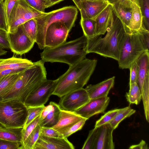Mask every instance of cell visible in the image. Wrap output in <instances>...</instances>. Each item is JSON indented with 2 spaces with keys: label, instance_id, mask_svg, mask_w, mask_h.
Returning <instances> with one entry per match:
<instances>
[{
  "label": "cell",
  "instance_id": "cell-36",
  "mask_svg": "<svg viewBox=\"0 0 149 149\" xmlns=\"http://www.w3.org/2000/svg\"><path fill=\"white\" fill-rule=\"evenodd\" d=\"M40 115L35 118L25 127L22 128V145L34 129L38 124H39L40 121Z\"/></svg>",
  "mask_w": 149,
  "mask_h": 149
},
{
  "label": "cell",
  "instance_id": "cell-25",
  "mask_svg": "<svg viewBox=\"0 0 149 149\" xmlns=\"http://www.w3.org/2000/svg\"><path fill=\"white\" fill-rule=\"evenodd\" d=\"M25 70L0 77V99L11 88L17 79Z\"/></svg>",
  "mask_w": 149,
  "mask_h": 149
},
{
  "label": "cell",
  "instance_id": "cell-29",
  "mask_svg": "<svg viewBox=\"0 0 149 149\" xmlns=\"http://www.w3.org/2000/svg\"><path fill=\"white\" fill-rule=\"evenodd\" d=\"M129 86V91L125 95L127 101L130 104H139L141 100V95L138 85L134 83Z\"/></svg>",
  "mask_w": 149,
  "mask_h": 149
},
{
  "label": "cell",
  "instance_id": "cell-35",
  "mask_svg": "<svg viewBox=\"0 0 149 149\" xmlns=\"http://www.w3.org/2000/svg\"><path fill=\"white\" fill-rule=\"evenodd\" d=\"M31 7L42 13H45V9L50 7L47 0H24Z\"/></svg>",
  "mask_w": 149,
  "mask_h": 149
},
{
  "label": "cell",
  "instance_id": "cell-6",
  "mask_svg": "<svg viewBox=\"0 0 149 149\" xmlns=\"http://www.w3.org/2000/svg\"><path fill=\"white\" fill-rule=\"evenodd\" d=\"M27 114L26 107L19 101H0V123L6 128H23Z\"/></svg>",
  "mask_w": 149,
  "mask_h": 149
},
{
  "label": "cell",
  "instance_id": "cell-37",
  "mask_svg": "<svg viewBox=\"0 0 149 149\" xmlns=\"http://www.w3.org/2000/svg\"><path fill=\"white\" fill-rule=\"evenodd\" d=\"M18 0H4L3 2V8L7 28L9 19L11 12Z\"/></svg>",
  "mask_w": 149,
  "mask_h": 149
},
{
  "label": "cell",
  "instance_id": "cell-41",
  "mask_svg": "<svg viewBox=\"0 0 149 149\" xmlns=\"http://www.w3.org/2000/svg\"><path fill=\"white\" fill-rule=\"evenodd\" d=\"M87 120V118H85L74 124L63 134L64 137L67 138L72 134L81 130Z\"/></svg>",
  "mask_w": 149,
  "mask_h": 149
},
{
  "label": "cell",
  "instance_id": "cell-53",
  "mask_svg": "<svg viewBox=\"0 0 149 149\" xmlns=\"http://www.w3.org/2000/svg\"><path fill=\"white\" fill-rule=\"evenodd\" d=\"M0 30L5 31L4 29H3V28L0 25Z\"/></svg>",
  "mask_w": 149,
  "mask_h": 149
},
{
  "label": "cell",
  "instance_id": "cell-39",
  "mask_svg": "<svg viewBox=\"0 0 149 149\" xmlns=\"http://www.w3.org/2000/svg\"><path fill=\"white\" fill-rule=\"evenodd\" d=\"M40 135L55 138H64L63 135L52 127H41Z\"/></svg>",
  "mask_w": 149,
  "mask_h": 149
},
{
  "label": "cell",
  "instance_id": "cell-54",
  "mask_svg": "<svg viewBox=\"0 0 149 149\" xmlns=\"http://www.w3.org/2000/svg\"><path fill=\"white\" fill-rule=\"evenodd\" d=\"M4 0H0V2H3Z\"/></svg>",
  "mask_w": 149,
  "mask_h": 149
},
{
  "label": "cell",
  "instance_id": "cell-44",
  "mask_svg": "<svg viewBox=\"0 0 149 149\" xmlns=\"http://www.w3.org/2000/svg\"><path fill=\"white\" fill-rule=\"evenodd\" d=\"M0 25L7 32L8 28L3 8V2H0Z\"/></svg>",
  "mask_w": 149,
  "mask_h": 149
},
{
  "label": "cell",
  "instance_id": "cell-12",
  "mask_svg": "<svg viewBox=\"0 0 149 149\" xmlns=\"http://www.w3.org/2000/svg\"><path fill=\"white\" fill-rule=\"evenodd\" d=\"M85 88L77 89L60 97L59 104L62 109L74 111L83 106L90 100Z\"/></svg>",
  "mask_w": 149,
  "mask_h": 149
},
{
  "label": "cell",
  "instance_id": "cell-23",
  "mask_svg": "<svg viewBox=\"0 0 149 149\" xmlns=\"http://www.w3.org/2000/svg\"><path fill=\"white\" fill-rule=\"evenodd\" d=\"M33 64V62L26 58L14 57L6 59L0 58V71L8 69L26 70Z\"/></svg>",
  "mask_w": 149,
  "mask_h": 149
},
{
  "label": "cell",
  "instance_id": "cell-27",
  "mask_svg": "<svg viewBox=\"0 0 149 149\" xmlns=\"http://www.w3.org/2000/svg\"><path fill=\"white\" fill-rule=\"evenodd\" d=\"M80 24L84 35L87 39H91L96 37V23L94 19L81 18Z\"/></svg>",
  "mask_w": 149,
  "mask_h": 149
},
{
  "label": "cell",
  "instance_id": "cell-50",
  "mask_svg": "<svg viewBox=\"0 0 149 149\" xmlns=\"http://www.w3.org/2000/svg\"><path fill=\"white\" fill-rule=\"evenodd\" d=\"M7 52L3 49L0 48V56L6 54Z\"/></svg>",
  "mask_w": 149,
  "mask_h": 149
},
{
  "label": "cell",
  "instance_id": "cell-26",
  "mask_svg": "<svg viewBox=\"0 0 149 149\" xmlns=\"http://www.w3.org/2000/svg\"><path fill=\"white\" fill-rule=\"evenodd\" d=\"M22 128L0 129V139L21 143Z\"/></svg>",
  "mask_w": 149,
  "mask_h": 149
},
{
  "label": "cell",
  "instance_id": "cell-15",
  "mask_svg": "<svg viewBox=\"0 0 149 149\" xmlns=\"http://www.w3.org/2000/svg\"><path fill=\"white\" fill-rule=\"evenodd\" d=\"M109 4L104 0H82L77 6L81 18L94 19Z\"/></svg>",
  "mask_w": 149,
  "mask_h": 149
},
{
  "label": "cell",
  "instance_id": "cell-7",
  "mask_svg": "<svg viewBox=\"0 0 149 149\" xmlns=\"http://www.w3.org/2000/svg\"><path fill=\"white\" fill-rule=\"evenodd\" d=\"M146 51L139 32H127L121 47L118 59L119 67L129 69L132 64Z\"/></svg>",
  "mask_w": 149,
  "mask_h": 149
},
{
  "label": "cell",
  "instance_id": "cell-47",
  "mask_svg": "<svg viewBox=\"0 0 149 149\" xmlns=\"http://www.w3.org/2000/svg\"><path fill=\"white\" fill-rule=\"evenodd\" d=\"M130 149H148V145L145 141L142 140L140 143L137 145H132L129 148Z\"/></svg>",
  "mask_w": 149,
  "mask_h": 149
},
{
  "label": "cell",
  "instance_id": "cell-24",
  "mask_svg": "<svg viewBox=\"0 0 149 149\" xmlns=\"http://www.w3.org/2000/svg\"><path fill=\"white\" fill-rule=\"evenodd\" d=\"M61 109L58 104L54 102L53 109L43 119L40 121L39 124L41 127H52L59 121Z\"/></svg>",
  "mask_w": 149,
  "mask_h": 149
},
{
  "label": "cell",
  "instance_id": "cell-20",
  "mask_svg": "<svg viewBox=\"0 0 149 149\" xmlns=\"http://www.w3.org/2000/svg\"><path fill=\"white\" fill-rule=\"evenodd\" d=\"M132 8V16L127 32H141L148 31L143 24V17L138 0H130Z\"/></svg>",
  "mask_w": 149,
  "mask_h": 149
},
{
  "label": "cell",
  "instance_id": "cell-43",
  "mask_svg": "<svg viewBox=\"0 0 149 149\" xmlns=\"http://www.w3.org/2000/svg\"><path fill=\"white\" fill-rule=\"evenodd\" d=\"M7 32L0 30V48L9 49L10 47L7 36Z\"/></svg>",
  "mask_w": 149,
  "mask_h": 149
},
{
  "label": "cell",
  "instance_id": "cell-51",
  "mask_svg": "<svg viewBox=\"0 0 149 149\" xmlns=\"http://www.w3.org/2000/svg\"><path fill=\"white\" fill-rule=\"evenodd\" d=\"M74 2V3L76 6L77 7V6L79 4L80 1L82 0H72Z\"/></svg>",
  "mask_w": 149,
  "mask_h": 149
},
{
  "label": "cell",
  "instance_id": "cell-49",
  "mask_svg": "<svg viewBox=\"0 0 149 149\" xmlns=\"http://www.w3.org/2000/svg\"><path fill=\"white\" fill-rule=\"evenodd\" d=\"M107 1L109 4L113 5L117 3L121 2L125 0H104Z\"/></svg>",
  "mask_w": 149,
  "mask_h": 149
},
{
  "label": "cell",
  "instance_id": "cell-2",
  "mask_svg": "<svg viewBox=\"0 0 149 149\" xmlns=\"http://www.w3.org/2000/svg\"><path fill=\"white\" fill-rule=\"evenodd\" d=\"M95 59L85 58L71 66L58 79L52 95L61 97L70 92L83 88L88 81L97 65Z\"/></svg>",
  "mask_w": 149,
  "mask_h": 149
},
{
  "label": "cell",
  "instance_id": "cell-18",
  "mask_svg": "<svg viewBox=\"0 0 149 149\" xmlns=\"http://www.w3.org/2000/svg\"><path fill=\"white\" fill-rule=\"evenodd\" d=\"M84 118L74 111L61 109L59 121L52 127L63 134L74 124Z\"/></svg>",
  "mask_w": 149,
  "mask_h": 149
},
{
  "label": "cell",
  "instance_id": "cell-46",
  "mask_svg": "<svg viewBox=\"0 0 149 149\" xmlns=\"http://www.w3.org/2000/svg\"><path fill=\"white\" fill-rule=\"evenodd\" d=\"M27 70V69H26ZM26 70H15L8 69L0 71V77L14 73L22 72Z\"/></svg>",
  "mask_w": 149,
  "mask_h": 149
},
{
  "label": "cell",
  "instance_id": "cell-3",
  "mask_svg": "<svg viewBox=\"0 0 149 149\" xmlns=\"http://www.w3.org/2000/svg\"><path fill=\"white\" fill-rule=\"evenodd\" d=\"M44 62L41 60L26 70L11 88L0 99V101L16 100L24 103L28 95L47 79Z\"/></svg>",
  "mask_w": 149,
  "mask_h": 149
},
{
  "label": "cell",
  "instance_id": "cell-14",
  "mask_svg": "<svg viewBox=\"0 0 149 149\" xmlns=\"http://www.w3.org/2000/svg\"><path fill=\"white\" fill-rule=\"evenodd\" d=\"M109 102L110 98L107 96L90 99L83 106L74 111L88 119L95 115L104 113Z\"/></svg>",
  "mask_w": 149,
  "mask_h": 149
},
{
  "label": "cell",
  "instance_id": "cell-17",
  "mask_svg": "<svg viewBox=\"0 0 149 149\" xmlns=\"http://www.w3.org/2000/svg\"><path fill=\"white\" fill-rule=\"evenodd\" d=\"M113 129L109 123L97 127L93 149H114Z\"/></svg>",
  "mask_w": 149,
  "mask_h": 149
},
{
  "label": "cell",
  "instance_id": "cell-9",
  "mask_svg": "<svg viewBox=\"0 0 149 149\" xmlns=\"http://www.w3.org/2000/svg\"><path fill=\"white\" fill-rule=\"evenodd\" d=\"M24 0H18L11 14L8 25L7 33H11L26 21L42 15Z\"/></svg>",
  "mask_w": 149,
  "mask_h": 149
},
{
  "label": "cell",
  "instance_id": "cell-21",
  "mask_svg": "<svg viewBox=\"0 0 149 149\" xmlns=\"http://www.w3.org/2000/svg\"><path fill=\"white\" fill-rule=\"evenodd\" d=\"M112 5L113 10L125 26L127 32L131 19L132 8L130 0H125Z\"/></svg>",
  "mask_w": 149,
  "mask_h": 149
},
{
  "label": "cell",
  "instance_id": "cell-19",
  "mask_svg": "<svg viewBox=\"0 0 149 149\" xmlns=\"http://www.w3.org/2000/svg\"><path fill=\"white\" fill-rule=\"evenodd\" d=\"M115 78L113 76L97 84L88 85L85 89L90 99L107 96L113 86Z\"/></svg>",
  "mask_w": 149,
  "mask_h": 149
},
{
  "label": "cell",
  "instance_id": "cell-4",
  "mask_svg": "<svg viewBox=\"0 0 149 149\" xmlns=\"http://www.w3.org/2000/svg\"><path fill=\"white\" fill-rule=\"evenodd\" d=\"M86 43L87 38L83 35L54 47H45L40 54L41 60L44 62H60L71 66L85 58Z\"/></svg>",
  "mask_w": 149,
  "mask_h": 149
},
{
  "label": "cell",
  "instance_id": "cell-32",
  "mask_svg": "<svg viewBox=\"0 0 149 149\" xmlns=\"http://www.w3.org/2000/svg\"><path fill=\"white\" fill-rule=\"evenodd\" d=\"M45 107L44 105L39 106L26 107L28 111L27 116L23 128L25 127L31 122L40 115Z\"/></svg>",
  "mask_w": 149,
  "mask_h": 149
},
{
  "label": "cell",
  "instance_id": "cell-48",
  "mask_svg": "<svg viewBox=\"0 0 149 149\" xmlns=\"http://www.w3.org/2000/svg\"><path fill=\"white\" fill-rule=\"evenodd\" d=\"M49 4L50 7L64 0H47Z\"/></svg>",
  "mask_w": 149,
  "mask_h": 149
},
{
  "label": "cell",
  "instance_id": "cell-45",
  "mask_svg": "<svg viewBox=\"0 0 149 149\" xmlns=\"http://www.w3.org/2000/svg\"><path fill=\"white\" fill-rule=\"evenodd\" d=\"M146 50L149 51V31L139 32Z\"/></svg>",
  "mask_w": 149,
  "mask_h": 149
},
{
  "label": "cell",
  "instance_id": "cell-16",
  "mask_svg": "<svg viewBox=\"0 0 149 149\" xmlns=\"http://www.w3.org/2000/svg\"><path fill=\"white\" fill-rule=\"evenodd\" d=\"M73 144L67 138L48 137L40 135L33 149H74Z\"/></svg>",
  "mask_w": 149,
  "mask_h": 149
},
{
  "label": "cell",
  "instance_id": "cell-28",
  "mask_svg": "<svg viewBox=\"0 0 149 149\" xmlns=\"http://www.w3.org/2000/svg\"><path fill=\"white\" fill-rule=\"evenodd\" d=\"M136 111L128 106L120 109L119 110L109 124L114 130L117 127L120 123L126 118L134 114Z\"/></svg>",
  "mask_w": 149,
  "mask_h": 149
},
{
  "label": "cell",
  "instance_id": "cell-33",
  "mask_svg": "<svg viewBox=\"0 0 149 149\" xmlns=\"http://www.w3.org/2000/svg\"><path fill=\"white\" fill-rule=\"evenodd\" d=\"M145 28L149 31V0H138Z\"/></svg>",
  "mask_w": 149,
  "mask_h": 149
},
{
  "label": "cell",
  "instance_id": "cell-34",
  "mask_svg": "<svg viewBox=\"0 0 149 149\" xmlns=\"http://www.w3.org/2000/svg\"><path fill=\"white\" fill-rule=\"evenodd\" d=\"M119 109L112 110L105 113L96 121L95 127H98L103 125L109 123L114 118Z\"/></svg>",
  "mask_w": 149,
  "mask_h": 149
},
{
  "label": "cell",
  "instance_id": "cell-52",
  "mask_svg": "<svg viewBox=\"0 0 149 149\" xmlns=\"http://www.w3.org/2000/svg\"><path fill=\"white\" fill-rule=\"evenodd\" d=\"M6 128L5 126L0 123V129Z\"/></svg>",
  "mask_w": 149,
  "mask_h": 149
},
{
  "label": "cell",
  "instance_id": "cell-38",
  "mask_svg": "<svg viewBox=\"0 0 149 149\" xmlns=\"http://www.w3.org/2000/svg\"><path fill=\"white\" fill-rule=\"evenodd\" d=\"M97 127L89 131L88 136L82 148V149H93Z\"/></svg>",
  "mask_w": 149,
  "mask_h": 149
},
{
  "label": "cell",
  "instance_id": "cell-8",
  "mask_svg": "<svg viewBox=\"0 0 149 149\" xmlns=\"http://www.w3.org/2000/svg\"><path fill=\"white\" fill-rule=\"evenodd\" d=\"M138 67L137 83L141 95L144 113H149V52L145 51L136 60Z\"/></svg>",
  "mask_w": 149,
  "mask_h": 149
},
{
  "label": "cell",
  "instance_id": "cell-30",
  "mask_svg": "<svg viewBox=\"0 0 149 149\" xmlns=\"http://www.w3.org/2000/svg\"><path fill=\"white\" fill-rule=\"evenodd\" d=\"M27 36L36 42L38 31V25L35 18L30 19L21 25Z\"/></svg>",
  "mask_w": 149,
  "mask_h": 149
},
{
  "label": "cell",
  "instance_id": "cell-1",
  "mask_svg": "<svg viewBox=\"0 0 149 149\" xmlns=\"http://www.w3.org/2000/svg\"><path fill=\"white\" fill-rule=\"evenodd\" d=\"M105 36L87 39V54L93 53L118 61L122 44L127 33L122 22L113 10Z\"/></svg>",
  "mask_w": 149,
  "mask_h": 149
},
{
  "label": "cell",
  "instance_id": "cell-42",
  "mask_svg": "<svg viewBox=\"0 0 149 149\" xmlns=\"http://www.w3.org/2000/svg\"><path fill=\"white\" fill-rule=\"evenodd\" d=\"M129 69L130 70L129 85L134 83H137L138 67L136 61L131 65Z\"/></svg>",
  "mask_w": 149,
  "mask_h": 149
},
{
  "label": "cell",
  "instance_id": "cell-22",
  "mask_svg": "<svg viewBox=\"0 0 149 149\" xmlns=\"http://www.w3.org/2000/svg\"><path fill=\"white\" fill-rule=\"evenodd\" d=\"M112 12V5L109 3L94 19L97 36L104 35L107 32Z\"/></svg>",
  "mask_w": 149,
  "mask_h": 149
},
{
  "label": "cell",
  "instance_id": "cell-11",
  "mask_svg": "<svg viewBox=\"0 0 149 149\" xmlns=\"http://www.w3.org/2000/svg\"><path fill=\"white\" fill-rule=\"evenodd\" d=\"M10 49L16 54L22 55L29 51L35 42L26 34L21 25L11 33H7Z\"/></svg>",
  "mask_w": 149,
  "mask_h": 149
},
{
  "label": "cell",
  "instance_id": "cell-13",
  "mask_svg": "<svg viewBox=\"0 0 149 149\" xmlns=\"http://www.w3.org/2000/svg\"><path fill=\"white\" fill-rule=\"evenodd\" d=\"M70 31L62 22H58L52 23L46 31L45 47H54L66 41Z\"/></svg>",
  "mask_w": 149,
  "mask_h": 149
},
{
  "label": "cell",
  "instance_id": "cell-40",
  "mask_svg": "<svg viewBox=\"0 0 149 149\" xmlns=\"http://www.w3.org/2000/svg\"><path fill=\"white\" fill-rule=\"evenodd\" d=\"M21 143L0 139V149H20Z\"/></svg>",
  "mask_w": 149,
  "mask_h": 149
},
{
  "label": "cell",
  "instance_id": "cell-31",
  "mask_svg": "<svg viewBox=\"0 0 149 149\" xmlns=\"http://www.w3.org/2000/svg\"><path fill=\"white\" fill-rule=\"evenodd\" d=\"M41 127L38 124L22 145L20 149H33L40 133Z\"/></svg>",
  "mask_w": 149,
  "mask_h": 149
},
{
  "label": "cell",
  "instance_id": "cell-5",
  "mask_svg": "<svg viewBox=\"0 0 149 149\" xmlns=\"http://www.w3.org/2000/svg\"><path fill=\"white\" fill-rule=\"evenodd\" d=\"M78 13L74 6H66L48 13L35 18L38 25V31L36 42L39 48H45V38L48 26L52 23L58 22L64 23L70 31L74 26Z\"/></svg>",
  "mask_w": 149,
  "mask_h": 149
},
{
  "label": "cell",
  "instance_id": "cell-10",
  "mask_svg": "<svg viewBox=\"0 0 149 149\" xmlns=\"http://www.w3.org/2000/svg\"><path fill=\"white\" fill-rule=\"evenodd\" d=\"M58 79H46L27 96L24 104L26 107L44 105L48 101L56 85Z\"/></svg>",
  "mask_w": 149,
  "mask_h": 149
}]
</instances>
